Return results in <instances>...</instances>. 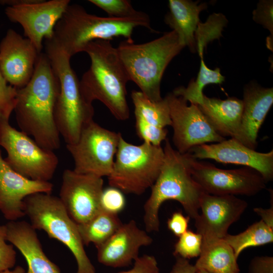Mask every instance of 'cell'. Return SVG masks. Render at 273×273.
Returning <instances> with one entry per match:
<instances>
[{"instance_id": "obj_1", "label": "cell", "mask_w": 273, "mask_h": 273, "mask_svg": "<svg viewBox=\"0 0 273 273\" xmlns=\"http://www.w3.org/2000/svg\"><path fill=\"white\" fill-rule=\"evenodd\" d=\"M59 91V80L48 57L41 53L31 79L18 89L14 110L21 131L32 136L41 147L53 151L61 144L54 119Z\"/></svg>"}, {"instance_id": "obj_2", "label": "cell", "mask_w": 273, "mask_h": 273, "mask_svg": "<svg viewBox=\"0 0 273 273\" xmlns=\"http://www.w3.org/2000/svg\"><path fill=\"white\" fill-rule=\"evenodd\" d=\"M138 27L157 32L152 28L149 15L142 11L128 18L100 17L87 13L80 5L69 4L55 27L52 39L71 58L97 40L110 41L121 36L133 42L132 32Z\"/></svg>"}, {"instance_id": "obj_3", "label": "cell", "mask_w": 273, "mask_h": 273, "mask_svg": "<svg viewBox=\"0 0 273 273\" xmlns=\"http://www.w3.org/2000/svg\"><path fill=\"white\" fill-rule=\"evenodd\" d=\"M164 142L163 164L144 205L143 220L147 232L159 231V211L167 200L178 202L188 216L195 220L199 214L201 199L205 193L192 176L187 153L181 154L173 148L167 138Z\"/></svg>"}, {"instance_id": "obj_4", "label": "cell", "mask_w": 273, "mask_h": 273, "mask_svg": "<svg viewBox=\"0 0 273 273\" xmlns=\"http://www.w3.org/2000/svg\"><path fill=\"white\" fill-rule=\"evenodd\" d=\"M84 52L90 60L89 69L79 80L84 97L92 104L95 100L101 102L117 120L128 119L126 85L129 80L117 49L110 41L97 40L88 44Z\"/></svg>"}, {"instance_id": "obj_5", "label": "cell", "mask_w": 273, "mask_h": 273, "mask_svg": "<svg viewBox=\"0 0 273 273\" xmlns=\"http://www.w3.org/2000/svg\"><path fill=\"white\" fill-rule=\"evenodd\" d=\"M184 48L172 30L143 43L124 40L116 49L129 81L134 82L150 100L157 102L163 99L160 85L164 72Z\"/></svg>"}, {"instance_id": "obj_6", "label": "cell", "mask_w": 273, "mask_h": 273, "mask_svg": "<svg viewBox=\"0 0 273 273\" xmlns=\"http://www.w3.org/2000/svg\"><path fill=\"white\" fill-rule=\"evenodd\" d=\"M44 53L60 82L54 119L66 145L75 144L83 129L93 121V104L84 97L79 80L71 67L70 59L52 38L45 40Z\"/></svg>"}, {"instance_id": "obj_7", "label": "cell", "mask_w": 273, "mask_h": 273, "mask_svg": "<svg viewBox=\"0 0 273 273\" xmlns=\"http://www.w3.org/2000/svg\"><path fill=\"white\" fill-rule=\"evenodd\" d=\"M24 209L35 230H43L50 238L69 249L77 262L75 273H96L85 251L77 224L70 217L59 197L43 193L31 195L24 200Z\"/></svg>"}, {"instance_id": "obj_8", "label": "cell", "mask_w": 273, "mask_h": 273, "mask_svg": "<svg viewBox=\"0 0 273 273\" xmlns=\"http://www.w3.org/2000/svg\"><path fill=\"white\" fill-rule=\"evenodd\" d=\"M161 146L143 142L135 145L121 135L111 174L110 187L123 193L140 195L151 188L160 173L164 159Z\"/></svg>"}, {"instance_id": "obj_9", "label": "cell", "mask_w": 273, "mask_h": 273, "mask_svg": "<svg viewBox=\"0 0 273 273\" xmlns=\"http://www.w3.org/2000/svg\"><path fill=\"white\" fill-rule=\"evenodd\" d=\"M0 146L7 153L5 160L18 173L39 181H49L53 177L59 163L57 156L12 127L9 120L0 122Z\"/></svg>"}, {"instance_id": "obj_10", "label": "cell", "mask_w": 273, "mask_h": 273, "mask_svg": "<svg viewBox=\"0 0 273 273\" xmlns=\"http://www.w3.org/2000/svg\"><path fill=\"white\" fill-rule=\"evenodd\" d=\"M121 135L94 120L90 122L83 129L75 144L66 145L73 159V170L78 173L108 177Z\"/></svg>"}, {"instance_id": "obj_11", "label": "cell", "mask_w": 273, "mask_h": 273, "mask_svg": "<svg viewBox=\"0 0 273 273\" xmlns=\"http://www.w3.org/2000/svg\"><path fill=\"white\" fill-rule=\"evenodd\" d=\"M192 176L203 191L213 195H255L266 188V182L255 169L244 167L223 169L187 153Z\"/></svg>"}, {"instance_id": "obj_12", "label": "cell", "mask_w": 273, "mask_h": 273, "mask_svg": "<svg viewBox=\"0 0 273 273\" xmlns=\"http://www.w3.org/2000/svg\"><path fill=\"white\" fill-rule=\"evenodd\" d=\"M165 97L173 131L172 141L180 153H187L197 146L225 140L214 130L197 105L188 106L186 100L172 93Z\"/></svg>"}, {"instance_id": "obj_13", "label": "cell", "mask_w": 273, "mask_h": 273, "mask_svg": "<svg viewBox=\"0 0 273 273\" xmlns=\"http://www.w3.org/2000/svg\"><path fill=\"white\" fill-rule=\"evenodd\" d=\"M103 184V177L69 169L64 171L59 198L77 224L87 221L101 210Z\"/></svg>"}, {"instance_id": "obj_14", "label": "cell", "mask_w": 273, "mask_h": 273, "mask_svg": "<svg viewBox=\"0 0 273 273\" xmlns=\"http://www.w3.org/2000/svg\"><path fill=\"white\" fill-rule=\"evenodd\" d=\"M69 0H38L20 6H7L5 14L23 28L24 35L41 53L43 40L52 38L55 27L70 4Z\"/></svg>"}, {"instance_id": "obj_15", "label": "cell", "mask_w": 273, "mask_h": 273, "mask_svg": "<svg viewBox=\"0 0 273 273\" xmlns=\"http://www.w3.org/2000/svg\"><path fill=\"white\" fill-rule=\"evenodd\" d=\"M188 153L198 160L210 159L223 163L241 165L259 172L266 183L273 179V150L259 152L231 138L212 144H204Z\"/></svg>"}, {"instance_id": "obj_16", "label": "cell", "mask_w": 273, "mask_h": 273, "mask_svg": "<svg viewBox=\"0 0 273 273\" xmlns=\"http://www.w3.org/2000/svg\"><path fill=\"white\" fill-rule=\"evenodd\" d=\"M248 206L247 202L234 195H213L204 193L199 214L195 220L197 233L203 239H223L230 226L237 221Z\"/></svg>"}, {"instance_id": "obj_17", "label": "cell", "mask_w": 273, "mask_h": 273, "mask_svg": "<svg viewBox=\"0 0 273 273\" xmlns=\"http://www.w3.org/2000/svg\"><path fill=\"white\" fill-rule=\"evenodd\" d=\"M40 54L28 38L10 29L0 43V71L9 84L22 88L31 79Z\"/></svg>"}, {"instance_id": "obj_18", "label": "cell", "mask_w": 273, "mask_h": 273, "mask_svg": "<svg viewBox=\"0 0 273 273\" xmlns=\"http://www.w3.org/2000/svg\"><path fill=\"white\" fill-rule=\"evenodd\" d=\"M53 185L50 181L28 178L14 170L2 157L0 149V211L9 221H15L25 214L24 200L31 195L51 194Z\"/></svg>"}, {"instance_id": "obj_19", "label": "cell", "mask_w": 273, "mask_h": 273, "mask_svg": "<svg viewBox=\"0 0 273 273\" xmlns=\"http://www.w3.org/2000/svg\"><path fill=\"white\" fill-rule=\"evenodd\" d=\"M152 243V238L132 219L122 223L107 241L97 248L98 260L109 267H125L139 257L141 247Z\"/></svg>"}, {"instance_id": "obj_20", "label": "cell", "mask_w": 273, "mask_h": 273, "mask_svg": "<svg viewBox=\"0 0 273 273\" xmlns=\"http://www.w3.org/2000/svg\"><path fill=\"white\" fill-rule=\"evenodd\" d=\"M7 241L15 246L28 264L25 273H61L59 267L46 256L36 230L24 220L9 221L5 224Z\"/></svg>"}, {"instance_id": "obj_21", "label": "cell", "mask_w": 273, "mask_h": 273, "mask_svg": "<svg viewBox=\"0 0 273 273\" xmlns=\"http://www.w3.org/2000/svg\"><path fill=\"white\" fill-rule=\"evenodd\" d=\"M242 101V132L247 147L255 150L259 130L273 104V88L249 83L244 87Z\"/></svg>"}, {"instance_id": "obj_22", "label": "cell", "mask_w": 273, "mask_h": 273, "mask_svg": "<svg viewBox=\"0 0 273 273\" xmlns=\"http://www.w3.org/2000/svg\"><path fill=\"white\" fill-rule=\"evenodd\" d=\"M214 130L221 136H230L246 146L242 128V100L230 97L225 100L204 95L198 105Z\"/></svg>"}, {"instance_id": "obj_23", "label": "cell", "mask_w": 273, "mask_h": 273, "mask_svg": "<svg viewBox=\"0 0 273 273\" xmlns=\"http://www.w3.org/2000/svg\"><path fill=\"white\" fill-rule=\"evenodd\" d=\"M188 0H169L165 23L178 35L180 43L193 53L197 52L195 33L200 22V13L207 7L205 3Z\"/></svg>"}, {"instance_id": "obj_24", "label": "cell", "mask_w": 273, "mask_h": 273, "mask_svg": "<svg viewBox=\"0 0 273 273\" xmlns=\"http://www.w3.org/2000/svg\"><path fill=\"white\" fill-rule=\"evenodd\" d=\"M210 273H239L234 252L223 239L202 238L201 252L194 265Z\"/></svg>"}, {"instance_id": "obj_25", "label": "cell", "mask_w": 273, "mask_h": 273, "mask_svg": "<svg viewBox=\"0 0 273 273\" xmlns=\"http://www.w3.org/2000/svg\"><path fill=\"white\" fill-rule=\"evenodd\" d=\"M122 224L118 215L101 209L87 221L77 224L84 245L94 244L96 247L107 241Z\"/></svg>"}, {"instance_id": "obj_26", "label": "cell", "mask_w": 273, "mask_h": 273, "mask_svg": "<svg viewBox=\"0 0 273 273\" xmlns=\"http://www.w3.org/2000/svg\"><path fill=\"white\" fill-rule=\"evenodd\" d=\"M131 98L134 107L135 120L161 128L171 125L168 103L166 97L153 102L141 91L132 90Z\"/></svg>"}, {"instance_id": "obj_27", "label": "cell", "mask_w": 273, "mask_h": 273, "mask_svg": "<svg viewBox=\"0 0 273 273\" xmlns=\"http://www.w3.org/2000/svg\"><path fill=\"white\" fill-rule=\"evenodd\" d=\"M200 67L195 80L192 79L186 87L180 86L176 87L172 93L181 97L191 104L200 105L203 103L204 87L209 84H221L224 81L225 77L221 73L220 69L209 68L205 64L203 57H200Z\"/></svg>"}, {"instance_id": "obj_28", "label": "cell", "mask_w": 273, "mask_h": 273, "mask_svg": "<svg viewBox=\"0 0 273 273\" xmlns=\"http://www.w3.org/2000/svg\"><path fill=\"white\" fill-rule=\"evenodd\" d=\"M223 239L232 247L238 259L240 253L246 248L272 243L273 229L260 220L237 235L228 234Z\"/></svg>"}, {"instance_id": "obj_29", "label": "cell", "mask_w": 273, "mask_h": 273, "mask_svg": "<svg viewBox=\"0 0 273 273\" xmlns=\"http://www.w3.org/2000/svg\"><path fill=\"white\" fill-rule=\"evenodd\" d=\"M228 20L220 13L210 15L204 23L200 22L195 33L196 50L200 57H203L204 49L211 41L222 36V31Z\"/></svg>"}, {"instance_id": "obj_30", "label": "cell", "mask_w": 273, "mask_h": 273, "mask_svg": "<svg viewBox=\"0 0 273 273\" xmlns=\"http://www.w3.org/2000/svg\"><path fill=\"white\" fill-rule=\"evenodd\" d=\"M178 238L174 247L173 254L175 257L188 259L200 255L202 245L200 234L188 230Z\"/></svg>"}, {"instance_id": "obj_31", "label": "cell", "mask_w": 273, "mask_h": 273, "mask_svg": "<svg viewBox=\"0 0 273 273\" xmlns=\"http://www.w3.org/2000/svg\"><path fill=\"white\" fill-rule=\"evenodd\" d=\"M88 2L106 12L109 17L128 18L135 16L141 12L135 10L128 0H89Z\"/></svg>"}, {"instance_id": "obj_32", "label": "cell", "mask_w": 273, "mask_h": 273, "mask_svg": "<svg viewBox=\"0 0 273 273\" xmlns=\"http://www.w3.org/2000/svg\"><path fill=\"white\" fill-rule=\"evenodd\" d=\"M17 90L8 83L0 71V122L9 120L16 105Z\"/></svg>"}, {"instance_id": "obj_33", "label": "cell", "mask_w": 273, "mask_h": 273, "mask_svg": "<svg viewBox=\"0 0 273 273\" xmlns=\"http://www.w3.org/2000/svg\"><path fill=\"white\" fill-rule=\"evenodd\" d=\"M273 2L272 0H261L253 12V19L257 23L268 29L270 33L267 39V47L272 51L273 36Z\"/></svg>"}, {"instance_id": "obj_34", "label": "cell", "mask_w": 273, "mask_h": 273, "mask_svg": "<svg viewBox=\"0 0 273 273\" xmlns=\"http://www.w3.org/2000/svg\"><path fill=\"white\" fill-rule=\"evenodd\" d=\"M125 198L119 189L110 187L103 190L100 199L101 209L118 215L125 206Z\"/></svg>"}, {"instance_id": "obj_35", "label": "cell", "mask_w": 273, "mask_h": 273, "mask_svg": "<svg viewBox=\"0 0 273 273\" xmlns=\"http://www.w3.org/2000/svg\"><path fill=\"white\" fill-rule=\"evenodd\" d=\"M135 129L138 136L144 142L154 146H161L167 138L168 133L166 128L150 125L139 120H135Z\"/></svg>"}, {"instance_id": "obj_36", "label": "cell", "mask_w": 273, "mask_h": 273, "mask_svg": "<svg viewBox=\"0 0 273 273\" xmlns=\"http://www.w3.org/2000/svg\"><path fill=\"white\" fill-rule=\"evenodd\" d=\"M5 225H0V271L12 268L16 261V252L13 245L7 243Z\"/></svg>"}, {"instance_id": "obj_37", "label": "cell", "mask_w": 273, "mask_h": 273, "mask_svg": "<svg viewBox=\"0 0 273 273\" xmlns=\"http://www.w3.org/2000/svg\"><path fill=\"white\" fill-rule=\"evenodd\" d=\"M118 273H160L156 258L144 254L139 256L134 262L133 267L127 270Z\"/></svg>"}, {"instance_id": "obj_38", "label": "cell", "mask_w": 273, "mask_h": 273, "mask_svg": "<svg viewBox=\"0 0 273 273\" xmlns=\"http://www.w3.org/2000/svg\"><path fill=\"white\" fill-rule=\"evenodd\" d=\"M190 219L189 216H185L180 211L175 212L168 219L167 228L174 235L179 237L188 230Z\"/></svg>"}, {"instance_id": "obj_39", "label": "cell", "mask_w": 273, "mask_h": 273, "mask_svg": "<svg viewBox=\"0 0 273 273\" xmlns=\"http://www.w3.org/2000/svg\"><path fill=\"white\" fill-rule=\"evenodd\" d=\"M248 273H273V257L269 256L255 257L250 263Z\"/></svg>"}, {"instance_id": "obj_40", "label": "cell", "mask_w": 273, "mask_h": 273, "mask_svg": "<svg viewBox=\"0 0 273 273\" xmlns=\"http://www.w3.org/2000/svg\"><path fill=\"white\" fill-rule=\"evenodd\" d=\"M176 260L169 273H196L197 269L188 259L175 256Z\"/></svg>"}, {"instance_id": "obj_41", "label": "cell", "mask_w": 273, "mask_h": 273, "mask_svg": "<svg viewBox=\"0 0 273 273\" xmlns=\"http://www.w3.org/2000/svg\"><path fill=\"white\" fill-rule=\"evenodd\" d=\"M254 211L259 215L261 219L268 226L273 229V202L271 201V205L267 209L260 207L255 208Z\"/></svg>"}, {"instance_id": "obj_42", "label": "cell", "mask_w": 273, "mask_h": 273, "mask_svg": "<svg viewBox=\"0 0 273 273\" xmlns=\"http://www.w3.org/2000/svg\"><path fill=\"white\" fill-rule=\"evenodd\" d=\"M38 0H4L0 1V4L7 5L8 6H20L33 3Z\"/></svg>"}, {"instance_id": "obj_43", "label": "cell", "mask_w": 273, "mask_h": 273, "mask_svg": "<svg viewBox=\"0 0 273 273\" xmlns=\"http://www.w3.org/2000/svg\"><path fill=\"white\" fill-rule=\"evenodd\" d=\"M25 269L21 266L18 265L16 266L13 269H7L0 271V273H25Z\"/></svg>"}, {"instance_id": "obj_44", "label": "cell", "mask_w": 273, "mask_h": 273, "mask_svg": "<svg viewBox=\"0 0 273 273\" xmlns=\"http://www.w3.org/2000/svg\"><path fill=\"white\" fill-rule=\"evenodd\" d=\"M196 273H210L206 270L202 269H197Z\"/></svg>"}]
</instances>
